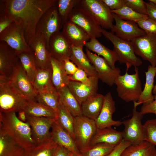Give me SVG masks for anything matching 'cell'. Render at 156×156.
Listing matches in <instances>:
<instances>
[{"label":"cell","instance_id":"31","mask_svg":"<svg viewBox=\"0 0 156 156\" xmlns=\"http://www.w3.org/2000/svg\"><path fill=\"white\" fill-rule=\"evenodd\" d=\"M60 102L74 117L82 116L81 105L68 86L58 92Z\"/></svg>","mask_w":156,"mask_h":156},{"label":"cell","instance_id":"46","mask_svg":"<svg viewBox=\"0 0 156 156\" xmlns=\"http://www.w3.org/2000/svg\"><path fill=\"white\" fill-rule=\"evenodd\" d=\"M131 145L130 142L122 140L106 156H120L125 148Z\"/></svg>","mask_w":156,"mask_h":156},{"label":"cell","instance_id":"50","mask_svg":"<svg viewBox=\"0 0 156 156\" xmlns=\"http://www.w3.org/2000/svg\"><path fill=\"white\" fill-rule=\"evenodd\" d=\"M14 22L12 19L4 15L0 16V33Z\"/></svg>","mask_w":156,"mask_h":156},{"label":"cell","instance_id":"48","mask_svg":"<svg viewBox=\"0 0 156 156\" xmlns=\"http://www.w3.org/2000/svg\"><path fill=\"white\" fill-rule=\"evenodd\" d=\"M140 112L143 115L149 113L156 114V96H154V99L152 102L146 104H143Z\"/></svg>","mask_w":156,"mask_h":156},{"label":"cell","instance_id":"15","mask_svg":"<svg viewBox=\"0 0 156 156\" xmlns=\"http://www.w3.org/2000/svg\"><path fill=\"white\" fill-rule=\"evenodd\" d=\"M113 14L115 24L111 30L112 32L115 33L114 34L119 38L125 40L131 41L146 34L137 23L123 20L114 13H113Z\"/></svg>","mask_w":156,"mask_h":156},{"label":"cell","instance_id":"5","mask_svg":"<svg viewBox=\"0 0 156 156\" xmlns=\"http://www.w3.org/2000/svg\"><path fill=\"white\" fill-rule=\"evenodd\" d=\"M102 34L112 44L114 51L120 63L125 64L129 68L132 66L138 67L142 63L140 58L135 54L131 41L124 40L112 32L102 28Z\"/></svg>","mask_w":156,"mask_h":156},{"label":"cell","instance_id":"45","mask_svg":"<svg viewBox=\"0 0 156 156\" xmlns=\"http://www.w3.org/2000/svg\"><path fill=\"white\" fill-rule=\"evenodd\" d=\"M146 34H156V21L149 18L137 23Z\"/></svg>","mask_w":156,"mask_h":156},{"label":"cell","instance_id":"18","mask_svg":"<svg viewBox=\"0 0 156 156\" xmlns=\"http://www.w3.org/2000/svg\"><path fill=\"white\" fill-rule=\"evenodd\" d=\"M115 111V101L111 93L108 92L104 96L102 109L95 121L97 128L103 129L112 126L119 127L122 124V122L113 119L112 115Z\"/></svg>","mask_w":156,"mask_h":156},{"label":"cell","instance_id":"11","mask_svg":"<svg viewBox=\"0 0 156 156\" xmlns=\"http://www.w3.org/2000/svg\"><path fill=\"white\" fill-rule=\"evenodd\" d=\"M143 115L134 107L131 118L122 121L124 126L122 131L123 140L131 145L137 144L144 140L143 125L142 123Z\"/></svg>","mask_w":156,"mask_h":156},{"label":"cell","instance_id":"36","mask_svg":"<svg viewBox=\"0 0 156 156\" xmlns=\"http://www.w3.org/2000/svg\"><path fill=\"white\" fill-rule=\"evenodd\" d=\"M27 115L37 117L56 118L57 115L52 109L36 101L29 100L24 109Z\"/></svg>","mask_w":156,"mask_h":156},{"label":"cell","instance_id":"35","mask_svg":"<svg viewBox=\"0 0 156 156\" xmlns=\"http://www.w3.org/2000/svg\"><path fill=\"white\" fill-rule=\"evenodd\" d=\"M57 146L51 138L26 149L24 156H53Z\"/></svg>","mask_w":156,"mask_h":156},{"label":"cell","instance_id":"44","mask_svg":"<svg viewBox=\"0 0 156 156\" xmlns=\"http://www.w3.org/2000/svg\"><path fill=\"white\" fill-rule=\"evenodd\" d=\"M69 77L70 80L90 84L95 77H89L83 70L78 68L75 73L72 75L69 76Z\"/></svg>","mask_w":156,"mask_h":156},{"label":"cell","instance_id":"26","mask_svg":"<svg viewBox=\"0 0 156 156\" xmlns=\"http://www.w3.org/2000/svg\"><path fill=\"white\" fill-rule=\"evenodd\" d=\"M104 96L97 93L83 102L81 104L82 115L95 121L102 109Z\"/></svg>","mask_w":156,"mask_h":156},{"label":"cell","instance_id":"30","mask_svg":"<svg viewBox=\"0 0 156 156\" xmlns=\"http://www.w3.org/2000/svg\"><path fill=\"white\" fill-rule=\"evenodd\" d=\"M86 48L90 51L101 56L112 68H115L116 62L118 61V57L113 50H111L102 44L96 38L90 39L85 45Z\"/></svg>","mask_w":156,"mask_h":156},{"label":"cell","instance_id":"24","mask_svg":"<svg viewBox=\"0 0 156 156\" xmlns=\"http://www.w3.org/2000/svg\"><path fill=\"white\" fill-rule=\"evenodd\" d=\"M146 81L144 87L138 101L134 103V107H136L140 105L146 104L152 102L154 99L153 94L154 78L156 74V66H153L149 65L147 70L145 72Z\"/></svg>","mask_w":156,"mask_h":156},{"label":"cell","instance_id":"32","mask_svg":"<svg viewBox=\"0 0 156 156\" xmlns=\"http://www.w3.org/2000/svg\"><path fill=\"white\" fill-rule=\"evenodd\" d=\"M51 66L37 69V71L32 82L37 93L53 88L52 83Z\"/></svg>","mask_w":156,"mask_h":156},{"label":"cell","instance_id":"29","mask_svg":"<svg viewBox=\"0 0 156 156\" xmlns=\"http://www.w3.org/2000/svg\"><path fill=\"white\" fill-rule=\"evenodd\" d=\"M25 150L0 130V156H24Z\"/></svg>","mask_w":156,"mask_h":156},{"label":"cell","instance_id":"20","mask_svg":"<svg viewBox=\"0 0 156 156\" xmlns=\"http://www.w3.org/2000/svg\"><path fill=\"white\" fill-rule=\"evenodd\" d=\"M19 61L14 50L6 43L0 42V76L9 79Z\"/></svg>","mask_w":156,"mask_h":156},{"label":"cell","instance_id":"38","mask_svg":"<svg viewBox=\"0 0 156 156\" xmlns=\"http://www.w3.org/2000/svg\"><path fill=\"white\" fill-rule=\"evenodd\" d=\"M17 56L26 75L32 82L37 71L33 51L23 52Z\"/></svg>","mask_w":156,"mask_h":156},{"label":"cell","instance_id":"37","mask_svg":"<svg viewBox=\"0 0 156 156\" xmlns=\"http://www.w3.org/2000/svg\"><path fill=\"white\" fill-rule=\"evenodd\" d=\"M56 119L60 125L74 140V117L60 102Z\"/></svg>","mask_w":156,"mask_h":156},{"label":"cell","instance_id":"52","mask_svg":"<svg viewBox=\"0 0 156 156\" xmlns=\"http://www.w3.org/2000/svg\"><path fill=\"white\" fill-rule=\"evenodd\" d=\"M71 153L64 147L57 145L53 156H70Z\"/></svg>","mask_w":156,"mask_h":156},{"label":"cell","instance_id":"23","mask_svg":"<svg viewBox=\"0 0 156 156\" xmlns=\"http://www.w3.org/2000/svg\"><path fill=\"white\" fill-rule=\"evenodd\" d=\"M51 129V138L56 144L72 153H80L73 138L60 125L56 118Z\"/></svg>","mask_w":156,"mask_h":156},{"label":"cell","instance_id":"8","mask_svg":"<svg viewBox=\"0 0 156 156\" xmlns=\"http://www.w3.org/2000/svg\"><path fill=\"white\" fill-rule=\"evenodd\" d=\"M62 26L57 4L48 10L40 18L37 26L36 33L40 34L44 37L47 49L50 38L54 34L60 31Z\"/></svg>","mask_w":156,"mask_h":156},{"label":"cell","instance_id":"47","mask_svg":"<svg viewBox=\"0 0 156 156\" xmlns=\"http://www.w3.org/2000/svg\"><path fill=\"white\" fill-rule=\"evenodd\" d=\"M111 10H119L125 5V0H101Z\"/></svg>","mask_w":156,"mask_h":156},{"label":"cell","instance_id":"4","mask_svg":"<svg viewBox=\"0 0 156 156\" xmlns=\"http://www.w3.org/2000/svg\"><path fill=\"white\" fill-rule=\"evenodd\" d=\"M134 67L135 73L129 74V68L127 67L125 74L119 76L114 82L118 96L126 102H137L142 92L138 68V67Z\"/></svg>","mask_w":156,"mask_h":156},{"label":"cell","instance_id":"22","mask_svg":"<svg viewBox=\"0 0 156 156\" xmlns=\"http://www.w3.org/2000/svg\"><path fill=\"white\" fill-rule=\"evenodd\" d=\"M99 78L94 77L90 84L70 80L67 86L81 105L84 101L97 93Z\"/></svg>","mask_w":156,"mask_h":156},{"label":"cell","instance_id":"9","mask_svg":"<svg viewBox=\"0 0 156 156\" xmlns=\"http://www.w3.org/2000/svg\"><path fill=\"white\" fill-rule=\"evenodd\" d=\"M0 42L6 43L17 55L32 51L27 42L23 28L14 22L0 33Z\"/></svg>","mask_w":156,"mask_h":156},{"label":"cell","instance_id":"53","mask_svg":"<svg viewBox=\"0 0 156 156\" xmlns=\"http://www.w3.org/2000/svg\"><path fill=\"white\" fill-rule=\"evenodd\" d=\"M18 117L21 121L27 122V116L24 110H21L18 112Z\"/></svg>","mask_w":156,"mask_h":156},{"label":"cell","instance_id":"17","mask_svg":"<svg viewBox=\"0 0 156 156\" xmlns=\"http://www.w3.org/2000/svg\"><path fill=\"white\" fill-rule=\"evenodd\" d=\"M72 45L59 31L53 34L50 38L48 50L51 57L62 61L70 59Z\"/></svg>","mask_w":156,"mask_h":156},{"label":"cell","instance_id":"34","mask_svg":"<svg viewBox=\"0 0 156 156\" xmlns=\"http://www.w3.org/2000/svg\"><path fill=\"white\" fill-rule=\"evenodd\" d=\"M120 156H156V148L154 145L144 140L139 144L129 146Z\"/></svg>","mask_w":156,"mask_h":156},{"label":"cell","instance_id":"28","mask_svg":"<svg viewBox=\"0 0 156 156\" xmlns=\"http://www.w3.org/2000/svg\"><path fill=\"white\" fill-rule=\"evenodd\" d=\"M50 62L52 70V84L54 88L58 92L62 88L67 86L70 80L65 70L62 61L51 57Z\"/></svg>","mask_w":156,"mask_h":156},{"label":"cell","instance_id":"43","mask_svg":"<svg viewBox=\"0 0 156 156\" xmlns=\"http://www.w3.org/2000/svg\"><path fill=\"white\" fill-rule=\"evenodd\" d=\"M125 5L138 13L147 15L146 3L143 0H125Z\"/></svg>","mask_w":156,"mask_h":156},{"label":"cell","instance_id":"39","mask_svg":"<svg viewBox=\"0 0 156 156\" xmlns=\"http://www.w3.org/2000/svg\"><path fill=\"white\" fill-rule=\"evenodd\" d=\"M111 11L123 20L136 23L148 18V15L138 13L126 5L119 10Z\"/></svg>","mask_w":156,"mask_h":156},{"label":"cell","instance_id":"51","mask_svg":"<svg viewBox=\"0 0 156 156\" xmlns=\"http://www.w3.org/2000/svg\"><path fill=\"white\" fill-rule=\"evenodd\" d=\"M146 5L148 17L156 21V5L149 2L146 3Z\"/></svg>","mask_w":156,"mask_h":156},{"label":"cell","instance_id":"10","mask_svg":"<svg viewBox=\"0 0 156 156\" xmlns=\"http://www.w3.org/2000/svg\"><path fill=\"white\" fill-rule=\"evenodd\" d=\"M86 54L94 67L99 79L103 83L112 86L120 75V69L117 67L112 68L103 57L94 53L86 48Z\"/></svg>","mask_w":156,"mask_h":156},{"label":"cell","instance_id":"49","mask_svg":"<svg viewBox=\"0 0 156 156\" xmlns=\"http://www.w3.org/2000/svg\"><path fill=\"white\" fill-rule=\"evenodd\" d=\"M62 61L65 70L68 76L74 74L77 70V67L70 59H66Z\"/></svg>","mask_w":156,"mask_h":156},{"label":"cell","instance_id":"40","mask_svg":"<svg viewBox=\"0 0 156 156\" xmlns=\"http://www.w3.org/2000/svg\"><path fill=\"white\" fill-rule=\"evenodd\" d=\"M116 146L105 143H98L90 145L80 153L81 156H106Z\"/></svg>","mask_w":156,"mask_h":156},{"label":"cell","instance_id":"41","mask_svg":"<svg viewBox=\"0 0 156 156\" xmlns=\"http://www.w3.org/2000/svg\"><path fill=\"white\" fill-rule=\"evenodd\" d=\"M80 0H58L57 5L59 14L63 25L68 20V17L76 7Z\"/></svg>","mask_w":156,"mask_h":156},{"label":"cell","instance_id":"1","mask_svg":"<svg viewBox=\"0 0 156 156\" xmlns=\"http://www.w3.org/2000/svg\"><path fill=\"white\" fill-rule=\"evenodd\" d=\"M3 15L23 29L28 44L35 36L37 24L48 10L58 0H3Z\"/></svg>","mask_w":156,"mask_h":156},{"label":"cell","instance_id":"12","mask_svg":"<svg viewBox=\"0 0 156 156\" xmlns=\"http://www.w3.org/2000/svg\"><path fill=\"white\" fill-rule=\"evenodd\" d=\"M131 42L136 55L148 62L152 66H156V34H146Z\"/></svg>","mask_w":156,"mask_h":156},{"label":"cell","instance_id":"16","mask_svg":"<svg viewBox=\"0 0 156 156\" xmlns=\"http://www.w3.org/2000/svg\"><path fill=\"white\" fill-rule=\"evenodd\" d=\"M26 116L27 122L31 128L33 137L36 144L51 138L50 129L56 118Z\"/></svg>","mask_w":156,"mask_h":156},{"label":"cell","instance_id":"14","mask_svg":"<svg viewBox=\"0 0 156 156\" xmlns=\"http://www.w3.org/2000/svg\"><path fill=\"white\" fill-rule=\"evenodd\" d=\"M9 79L28 100L36 101L37 93L19 60Z\"/></svg>","mask_w":156,"mask_h":156},{"label":"cell","instance_id":"42","mask_svg":"<svg viewBox=\"0 0 156 156\" xmlns=\"http://www.w3.org/2000/svg\"><path fill=\"white\" fill-rule=\"evenodd\" d=\"M143 127L144 140L156 146V119L147 120Z\"/></svg>","mask_w":156,"mask_h":156},{"label":"cell","instance_id":"7","mask_svg":"<svg viewBox=\"0 0 156 156\" xmlns=\"http://www.w3.org/2000/svg\"><path fill=\"white\" fill-rule=\"evenodd\" d=\"M74 119V141L80 152L90 145L97 128L95 120L83 115Z\"/></svg>","mask_w":156,"mask_h":156},{"label":"cell","instance_id":"33","mask_svg":"<svg viewBox=\"0 0 156 156\" xmlns=\"http://www.w3.org/2000/svg\"><path fill=\"white\" fill-rule=\"evenodd\" d=\"M36 101L53 109L57 115L60 105V97L59 92L53 88L37 93Z\"/></svg>","mask_w":156,"mask_h":156},{"label":"cell","instance_id":"21","mask_svg":"<svg viewBox=\"0 0 156 156\" xmlns=\"http://www.w3.org/2000/svg\"><path fill=\"white\" fill-rule=\"evenodd\" d=\"M62 32L71 45L75 46L83 47L90 39L83 29L69 20L63 25Z\"/></svg>","mask_w":156,"mask_h":156},{"label":"cell","instance_id":"2","mask_svg":"<svg viewBox=\"0 0 156 156\" xmlns=\"http://www.w3.org/2000/svg\"><path fill=\"white\" fill-rule=\"evenodd\" d=\"M0 130L25 149L36 144L30 125L20 120L15 112H0Z\"/></svg>","mask_w":156,"mask_h":156},{"label":"cell","instance_id":"55","mask_svg":"<svg viewBox=\"0 0 156 156\" xmlns=\"http://www.w3.org/2000/svg\"><path fill=\"white\" fill-rule=\"evenodd\" d=\"M153 94L154 96H156V83L154 89L153 90Z\"/></svg>","mask_w":156,"mask_h":156},{"label":"cell","instance_id":"27","mask_svg":"<svg viewBox=\"0 0 156 156\" xmlns=\"http://www.w3.org/2000/svg\"><path fill=\"white\" fill-rule=\"evenodd\" d=\"M122 140V131H117L111 127L97 128L90 145L103 143L116 146Z\"/></svg>","mask_w":156,"mask_h":156},{"label":"cell","instance_id":"19","mask_svg":"<svg viewBox=\"0 0 156 156\" xmlns=\"http://www.w3.org/2000/svg\"><path fill=\"white\" fill-rule=\"evenodd\" d=\"M28 44L33 52L37 69L51 66V56L47 47L46 40L41 35L36 33Z\"/></svg>","mask_w":156,"mask_h":156},{"label":"cell","instance_id":"13","mask_svg":"<svg viewBox=\"0 0 156 156\" xmlns=\"http://www.w3.org/2000/svg\"><path fill=\"white\" fill-rule=\"evenodd\" d=\"M68 20L81 27L90 39L101 37L102 35L101 26L88 14L77 7L70 14Z\"/></svg>","mask_w":156,"mask_h":156},{"label":"cell","instance_id":"3","mask_svg":"<svg viewBox=\"0 0 156 156\" xmlns=\"http://www.w3.org/2000/svg\"><path fill=\"white\" fill-rule=\"evenodd\" d=\"M28 101L8 78L0 76V112L24 110Z\"/></svg>","mask_w":156,"mask_h":156},{"label":"cell","instance_id":"56","mask_svg":"<svg viewBox=\"0 0 156 156\" xmlns=\"http://www.w3.org/2000/svg\"><path fill=\"white\" fill-rule=\"evenodd\" d=\"M148 1L149 2L156 5V0H148Z\"/></svg>","mask_w":156,"mask_h":156},{"label":"cell","instance_id":"54","mask_svg":"<svg viewBox=\"0 0 156 156\" xmlns=\"http://www.w3.org/2000/svg\"><path fill=\"white\" fill-rule=\"evenodd\" d=\"M70 156H81L80 153H71Z\"/></svg>","mask_w":156,"mask_h":156},{"label":"cell","instance_id":"6","mask_svg":"<svg viewBox=\"0 0 156 156\" xmlns=\"http://www.w3.org/2000/svg\"><path fill=\"white\" fill-rule=\"evenodd\" d=\"M77 7L90 15L105 29H111L114 21L113 13L101 0H80Z\"/></svg>","mask_w":156,"mask_h":156},{"label":"cell","instance_id":"25","mask_svg":"<svg viewBox=\"0 0 156 156\" xmlns=\"http://www.w3.org/2000/svg\"><path fill=\"white\" fill-rule=\"evenodd\" d=\"M72 47L70 60L78 68L83 70L89 77H97L94 67L83 51V47L72 45Z\"/></svg>","mask_w":156,"mask_h":156}]
</instances>
